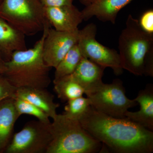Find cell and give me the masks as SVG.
Here are the masks:
<instances>
[{"label":"cell","instance_id":"obj_1","mask_svg":"<svg viewBox=\"0 0 153 153\" xmlns=\"http://www.w3.org/2000/svg\"><path fill=\"white\" fill-rule=\"evenodd\" d=\"M91 135L117 153H152L153 131L127 117H113L91 106L79 120Z\"/></svg>","mask_w":153,"mask_h":153},{"label":"cell","instance_id":"obj_2","mask_svg":"<svg viewBox=\"0 0 153 153\" xmlns=\"http://www.w3.org/2000/svg\"><path fill=\"white\" fill-rule=\"evenodd\" d=\"M44 28L43 35L33 48L14 52L10 60L5 62L3 76L16 88H47L51 83L50 68L44 61L43 46L47 31Z\"/></svg>","mask_w":153,"mask_h":153},{"label":"cell","instance_id":"obj_3","mask_svg":"<svg viewBox=\"0 0 153 153\" xmlns=\"http://www.w3.org/2000/svg\"><path fill=\"white\" fill-rule=\"evenodd\" d=\"M122 67L137 76H153V34L146 32L131 15L119 38Z\"/></svg>","mask_w":153,"mask_h":153},{"label":"cell","instance_id":"obj_4","mask_svg":"<svg viewBox=\"0 0 153 153\" xmlns=\"http://www.w3.org/2000/svg\"><path fill=\"white\" fill-rule=\"evenodd\" d=\"M49 124L52 140L46 153H94L102 145L82 127L79 120L57 114Z\"/></svg>","mask_w":153,"mask_h":153},{"label":"cell","instance_id":"obj_5","mask_svg":"<svg viewBox=\"0 0 153 153\" xmlns=\"http://www.w3.org/2000/svg\"><path fill=\"white\" fill-rule=\"evenodd\" d=\"M0 17L25 36H35L50 25L41 0H4Z\"/></svg>","mask_w":153,"mask_h":153},{"label":"cell","instance_id":"obj_6","mask_svg":"<svg viewBox=\"0 0 153 153\" xmlns=\"http://www.w3.org/2000/svg\"><path fill=\"white\" fill-rule=\"evenodd\" d=\"M85 94L90 100L91 106L99 112L114 117H126V112L138 104L135 99L127 97L122 81L119 79L109 84L102 82Z\"/></svg>","mask_w":153,"mask_h":153},{"label":"cell","instance_id":"obj_7","mask_svg":"<svg viewBox=\"0 0 153 153\" xmlns=\"http://www.w3.org/2000/svg\"><path fill=\"white\" fill-rule=\"evenodd\" d=\"M97 27L93 23L79 30L77 45L82 56L105 68H111L116 75L122 74L123 68L119 54L97 41Z\"/></svg>","mask_w":153,"mask_h":153},{"label":"cell","instance_id":"obj_8","mask_svg":"<svg viewBox=\"0 0 153 153\" xmlns=\"http://www.w3.org/2000/svg\"><path fill=\"white\" fill-rule=\"evenodd\" d=\"M49 124L41 121L28 122L14 134L6 153H46L52 140Z\"/></svg>","mask_w":153,"mask_h":153},{"label":"cell","instance_id":"obj_9","mask_svg":"<svg viewBox=\"0 0 153 153\" xmlns=\"http://www.w3.org/2000/svg\"><path fill=\"white\" fill-rule=\"evenodd\" d=\"M79 31L62 32L49 28L43 46V58L47 66L57 67L67 52L77 44Z\"/></svg>","mask_w":153,"mask_h":153},{"label":"cell","instance_id":"obj_10","mask_svg":"<svg viewBox=\"0 0 153 153\" xmlns=\"http://www.w3.org/2000/svg\"><path fill=\"white\" fill-rule=\"evenodd\" d=\"M45 16L51 26L57 31L74 32L83 21L82 13L73 4L44 7Z\"/></svg>","mask_w":153,"mask_h":153},{"label":"cell","instance_id":"obj_11","mask_svg":"<svg viewBox=\"0 0 153 153\" xmlns=\"http://www.w3.org/2000/svg\"><path fill=\"white\" fill-rule=\"evenodd\" d=\"M133 0H95L81 11L83 21L96 17L102 22L115 24L118 13Z\"/></svg>","mask_w":153,"mask_h":153},{"label":"cell","instance_id":"obj_12","mask_svg":"<svg viewBox=\"0 0 153 153\" xmlns=\"http://www.w3.org/2000/svg\"><path fill=\"white\" fill-rule=\"evenodd\" d=\"M26 36L0 17V57L5 62L14 52L27 49Z\"/></svg>","mask_w":153,"mask_h":153},{"label":"cell","instance_id":"obj_13","mask_svg":"<svg viewBox=\"0 0 153 153\" xmlns=\"http://www.w3.org/2000/svg\"><path fill=\"white\" fill-rule=\"evenodd\" d=\"M13 97L0 102V153H5L13 136L14 126L20 117Z\"/></svg>","mask_w":153,"mask_h":153},{"label":"cell","instance_id":"obj_14","mask_svg":"<svg viewBox=\"0 0 153 153\" xmlns=\"http://www.w3.org/2000/svg\"><path fill=\"white\" fill-rule=\"evenodd\" d=\"M15 97L22 99L38 107L52 119L57 115V109L60 106L58 103L54 101V95L46 88L24 87L17 88Z\"/></svg>","mask_w":153,"mask_h":153},{"label":"cell","instance_id":"obj_15","mask_svg":"<svg viewBox=\"0 0 153 153\" xmlns=\"http://www.w3.org/2000/svg\"><path fill=\"white\" fill-rule=\"evenodd\" d=\"M134 99L140 105L139 110L135 112L128 111L126 113L125 117L153 131L152 84H147L144 89L140 91Z\"/></svg>","mask_w":153,"mask_h":153},{"label":"cell","instance_id":"obj_16","mask_svg":"<svg viewBox=\"0 0 153 153\" xmlns=\"http://www.w3.org/2000/svg\"><path fill=\"white\" fill-rule=\"evenodd\" d=\"M105 68L83 57L71 75L83 88L85 93L97 87L102 82V78Z\"/></svg>","mask_w":153,"mask_h":153},{"label":"cell","instance_id":"obj_17","mask_svg":"<svg viewBox=\"0 0 153 153\" xmlns=\"http://www.w3.org/2000/svg\"><path fill=\"white\" fill-rule=\"evenodd\" d=\"M54 90L58 98L63 102L82 96L85 90L71 75L53 80Z\"/></svg>","mask_w":153,"mask_h":153},{"label":"cell","instance_id":"obj_18","mask_svg":"<svg viewBox=\"0 0 153 153\" xmlns=\"http://www.w3.org/2000/svg\"><path fill=\"white\" fill-rule=\"evenodd\" d=\"M82 57L77 44L70 49L55 68L54 80L72 74Z\"/></svg>","mask_w":153,"mask_h":153},{"label":"cell","instance_id":"obj_19","mask_svg":"<svg viewBox=\"0 0 153 153\" xmlns=\"http://www.w3.org/2000/svg\"><path fill=\"white\" fill-rule=\"evenodd\" d=\"M90 106V102L88 98L80 97L67 101L63 114L70 118L79 120Z\"/></svg>","mask_w":153,"mask_h":153},{"label":"cell","instance_id":"obj_20","mask_svg":"<svg viewBox=\"0 0 153 153\" xmlns=\"http://www.w3.org/2000/svg\"><path fill=\"white\" fill-rule=\"evenodd\" d=\"M14 104L20 115L28 114L35 117L38 120L46 124L51 123L49 117L43 111L29 102L19 97H15Z\"/></svg>","mask_w":153,"mask_h":153},{"label":"cell","instance_id":"obj_21","mask_svg":"<svg viewBox=\"0 0 153 153\" xmlns=\"http://www.w3.org/2000/svg\"><path fill=\"white\" fill-rule=\"evenodd\" d=\"M16 88L13 86L3 75H0V102L15 97Z\"/></svg>","mask_w":153,"mask_h":153},{"label":"cell","instance_id":"obj_22","mask_svg":"<svg viewBox=\"0 0 153 153\" xmlns=\"http://www.w3.org/2000/svg\"><path fill=\"white\" fill-rule=\"evenodd\" d=\"M140 26L146 32L153 34V10L146 11L141 17L139 21Z\"/></svg>","mask_w":153,"mask_h":153},{"label":"cell","instance_id":"obj_23","mask_svg":"<svg viewBox=\"0 0 153 153\" xmlns=\"http://www.w3.org/2000/svg\"><path fill=\"white\" fill-rule=\"evenodd\" d=\"M74 0H41L44 7H57L73 4Z\"/></svg>","mask_w":153,"mask_h":153},{"label":"cell","instance_id":"obj_24","mask_svg":"<svg viewBox=\"0 0 153 153\" xmlns=\"http://www.w3.org/2000/svg\"><path fill=\"white\" fill-rule=\"evenodd\" d=\"M5 70V62L0 57V75H3Z\"/></svg>","mask_w":153,"mask_h":153},{"label":"cell","instance_id":"obj_25","mask_svg":"<svg viewBox=\"0 0 153 153\" xmlns=\"http://www.w3.org/2000/svg\"><path fill=\"white\" fill-rule=\"evenodd\" d=\"M95 0H79V2L82 4V5L86 7L89 5L91 3L93 2Z\"/></svg>","mask_w":153,"mask_h":153},{"label":"cell","instance_id":"obj_26","mask_svg":"<svg viewBox=\"0 0 153 153\" xmlns=\"http://www.w3.org/2000/svg\"><path fill=\"white\" fill-rule=\"evenodd\" d=\"M3 1H4V0H0V5H1V4H2V3Z\"/></svg>","mask_w":153,"mask_h":153}]
</instances>
